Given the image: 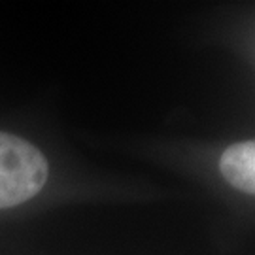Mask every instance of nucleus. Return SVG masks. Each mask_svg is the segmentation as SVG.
Listing matches in <instances>:
<instances>
[{"mask_svg": "<svg viewBox=\"0 0 255 255\" xmlns=\"http://www.w3.org/2000/svg\"><path fill=\"white\" fill-rule=\"evenodd\" d=\"M47 180V161L34 144L0 132V210L13 208L40 193Z\"/></svg>", "mask_w": 255, "mask_h": 255, "instance_id": "1", "label": "nucleus"}, {"mask_svg": "<svg viewBox=\"0 0 255 255\" xmlns=\"http://www.w3.org/2000/svg\"><path fill=\"white\" fill-rule=\"evenodd\" d=\"M219 172L235 189L255 195V140L229 146L219 159Z\"/></svg>", "mask_w": 255, "mask_h": 255, "instance_id": "2", "label": "nucleus"}]
</instances>
